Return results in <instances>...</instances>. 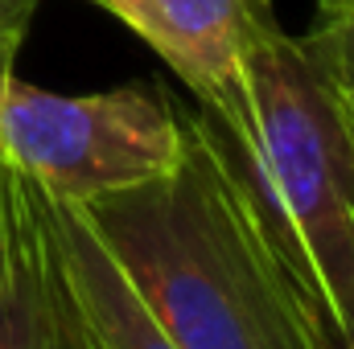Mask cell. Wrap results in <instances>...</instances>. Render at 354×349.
Listing matches in <instances>:
<instances>
[{
  "mask_svg": "<svg viewBox=\"0 0 354 349\" xmlns=\"http://www.w3.org/2000/svg\"><path fill=\"white\" fill-rule=\"evenodd\" d=\"M46 226V222H41ZM50 247V243H46ZM54 267V259H50ZM54 292H58V329H62V349H95L87 337V329H83V321L75 317V308H71V300H66V292H62V283H58V271H54Z\"/></svg>",
  "mask_w": 354,
  "mask_h": 349,
  "instance_id": "cell-9",
  "label": "cell"
},
{
  "mask_svg": "<svg viewBox=\"0 0 354 349\" xmlns=\"http://www.w3.org/2000/svg\"><path fill=\"white\" fill-rule=\"evenodd\" d=\"M120 17L194 90L198 107L235 119L243 107L239 58L248 25L272 0H91Z\"/></svg>",
  "mask_w": 354,
  "mask_h": 349,
  "instance_id": "cell-4",
  "label": "cell"
},
{
  "mask_svg": "<svg viewBox=\"0 0 354 349\" xmlns=\"http://www.w3.org/2000/svg\"><path fill=\"white\" fill-rule=\"evenodd\" d=\"M239 83L235 119L198 111L305 300L313 337H354V144L338 99L305 41L288 37L272 8L248 25Z\"/></svg>",
  "mask_w": 354,
  "mask_h": 349,
  "instance_id": "cell-2",
  "label": "cell"
},
{
  "mask_svg": "<svg viewBox=\"0 0 354 349\" xmlns=\"http://www.w3.org/2000/svg\"><path fill=\"white\" fill-rule=\"evenodd\" d=\"M41 8V0H0V37H21L29 33L33 12Z\"/></svg>",
  "mask_w": 354,
  "mask_h": 349,
  "instance_id": "cell-10",
  "label": "cell"
},
{
  "mask_svg": "<svg viewBox=\"0 0 354 349\" xmlns=\"http://www.w3.org/2000/svg\"><path fill=\"white\" fill-rule=\"evenodd\" d=\"M37 185V181H33ZM37 206L46 222L50 259L58 271V283L83 321L95 349H177L174 337L157 325V317L145 308L136 288L124 279L120 263L103 247L87 222L83 206L62 201L37 185Z\"/></svg>",
  "mask_w": 354,
  "mask_h": 349,
  "instance_id": "cell-5",
  "label": "cell"
},
{
  "mask_svg": "<svg viewBox=\"0 0 354 349\" xmlns=\"http://www.w3.org/2000/svg\"><path fill=\"white\" fill-rule=\"evenodd\" d=\"M83 214L177 349H317L198 107H181V152L165 173L83 201Z\"/></svg>",
  "mask_w": 354,
  "mask_h": 349,
  "instance_id": "cell-1",
  "label": "cell"
},
{
  "mask_svg": "<svg viewBox=\"0 0 354 349\" xmlns=\"http://www.w3.org/2000/svg\"><path fill=\"white\" fill-rule=\"evenodd\" d=\"M317 349H354V337H346V333H326L317 341Z\"/></svg>",
  "mask_w": 354,
  "mask_h": 349,
  "instance_id": "cell-11",
  "label": "cell"
},
{
  "mask_svg": "<svg viewBox=\"0 0 354 349\" xmlns=\"http://www.w3.org/2000/svg\"><path fill=\"white\" fill-rule=\"evenodd\" d=\"M0 148L12 169L62 201L161 177L181 152V107L161 87L54 94L17 70L0 87Z\"/></svg>",
  "mask_w": 354,
  "mask_h": 349,
  "instance_id": "cell-3",
  "label": "cell"
},
{
  "mask_svg": "<svg viewBox=\"0 0 354 349\" xmlns=\"http://www.w3.org/2000/svg\"><path fill=\"white\" fill-rule=\"evenodd\" d=\"M0 349H62L58 292L37 185L8 169V255L0 263Z\"/></svg>",
  "mask_w": 354,
  "mask_h": 349,
  "instance_id": "cell-6",
  "label": "cell"
},
{
  "mask_svg": "<svg viewBox=\"0 0 354 349\" xmlns=\"http://www.w3.org/2000/svg\"><path fill=\"white\" fill-rule=\"evenodd\" d=\"M17 54H21V37H0V87L4 79L17 70ZM8 161H4V148H0V263L8 255Z\"/></svg>",
  "mask_w": 354,
  "mask_h": 349,
  "instance_id": "cell-8",
  "label": "cell"
},
{
  "mask_svg": "<svg viewBox=\"0 0 354 349\" xmlns=\"http://www.w3.org/2000/svg\"><path fill=\"white\" fill-rule=\"evenodd\" d=\"M305 50L322 66L342 119L354 128V0H317V25L305 37Z\"/></svg>",
  "mask_w": 354,
  "mask_h": 349,
  "instance_id": "cell-7",
  "label": "cell"
},
{
  "mask_svg": "<svg viewBox=\"0 0 354 349\" xmlns=\"http://www.w3.org/2000/svg\"><path fill=\"white\" fill-rule=\"evenodd\" d=\"M346 132H351V144H354V128H351V123H346Z\"/></svg>",
  "mask_w": 354,
  "mask_h": 349,
  "instance_id": "cell-12",
  "label": "cell"
}]
</instances>
